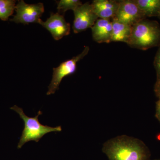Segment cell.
I'll list each match as a JSON object with an SVG mask.
<instances>
[{
    "instance_id": "16",
    "label": "cell",
    "mask_w": 160,
    "mask_h": 160,
    "mask_svg": "<svg viewBox=\"0 0 160 160\" xmlns=\"http://www.w3.org/2000/svg\"><path fill=\"white\" fill-rule=\"evenodd\" d=\"M154 90L157 96L160 95V81H156L154 86Z\"/></svg>"
},
{
    "instance_id": "6",
    "label": "cell",
    "mask_w": 160,
    "mask_h": 160,
    "mask_svg": "<svg viewBox=\"0 0 160 160\" xmlns=\"http://www.w3.org/2000/svg\"><path fill=\"white\" fill-rule=\"evenodd\" d=\"M146 18L134 0H122L119 1L118 9L113 18L132 26Z\"/></svg>"
},
{
    "instance_id": "9",
    "label": "cell",
    "mask_w": 160,
    "mask_h": 160,
    "mask_svg": "<svg viewBox=\"0 0 160 160\" xmlns=\"http://www.w3.org/2000/svg\"><path fill=\"white\" fill-rule=\"evenodd\" d=\"M91 28L95 42L98 43L111 42L112 27L110 20L98 18Z\"/></svg>"
},
{
    "instance_id": "12",
    "label": "cell",
    "mask_w": 160,
    "mask_h": 160,
    "mask_svg": "<svg viewBox=\"0 0 160 160\" xmlns=\"http://www.w3.org/2000/svg\"><path fill=\"white\" fill-rule=\"evenodd\" d=\"M139 8L146 17L158 16L160 0H134Z\"/></svg>"
},
{
    "instance_id": "2",
    "label": "cell",
    "mask_w": 160,
    "mask_h": 160,
    "mask_svg": "<svg viewBox=\"0 0 160 160\" xmlns=\"http://www.w3.org/2000/svg\"><path fill=\"white\" fill-rule=\"evenodd\" d=\"M160 44V27L157 22L146 19L132 26L127 43L132 48L146 50Z\"/></svg>"
},
{
    "instance_id": "13",
    "label": "cell",
    "mask_w": 160,
    "mask_h": 160,
    "mask_svg": "<svg viewBox=\"0 0 160 160\" xmlns=\"http://www.w3.org/2000/svg\"><path fill=\"white\" fill-rule=\"evenodd\" d=\"M15 8V1L0 0V19L2 21H7Z\"/></svg>"
},
{
    "instance_id": "19",
    "label": "cell",
    "mask_w": 160,
    "mask_h": 160,
    "mask_svg": "<svg viewBox=\"0 0 160 160\" xmlns=\"http://www.w3.org/2000/svg\"><path fill=\"white\" fill-rule=\"evenodd\" d=\"M158 17L160 18V9L159 10V11L158 15Z\"/></svg>"
},
{
    "instance_id": "15",
    "label": "cell",
    "mask_w": 160,
    "mask_h": 160,
    "mask_svg": "<svg viewBox=\"0 0 160 160\" xmlns=\"http://www.w3.org/2000/svg\"><path fill=\"white\" fill-rule=\"evenodd\" d=\"M154 66L157 74V81H160V44L154 58Z\"/></svg>"
},
{
    "instance_id": "10",
    "label": "cell",
    "mask_w": 160,
    "mask_h": 160,
    "mask_svg": "<svg viewBox=\"0 0 160 160\" xmlns=\"http://www.w3.org/2000/svg\"><path fill=\"white\" fill-rule=\"evenodd\" d=\"M91 5L98 18L110 20L116 15L119 6V1L94 0Z\"/></svg>"
},
{
    "instance_id": "11",
    "label": "cell",
    "mask_w": 160,
    "mask_h": 160,
    "mask_svg": "<svg viewBox=\"0 0 160 160\" xmlns=\"http://www.w3.org/2000/svg\"><path fill=\"white\" fill-rule=\"evenodd\" d=\"M112 36L111 42L128 43L131 36L132 26L114 18L112 19Z\"/></svg>"
},
{
    "instance_id": "3",
    "label": "cell",
    "mask_w": 160,
    "mask_h": 160,
    "mask_svg": "<svg viewBox=\"0 0 160 160\" xmlns=\"http://www.w3.org/2000/svg\"><path fill=\"white\" fill-rule=\"evenodd\" d=\"M11 109L16 112L24 121V129L18 144V149L30 141L38 142L44 135L49 132L62 131L61 126L52 127L41 124L39 122L38 117L42 114V111H39L37 115L35 117L30 118L26 115L22 109L17 106H13Z\"/></svg>"
},
{
    "instance_id": "14",
    "label": "cell",
    "mask_w": 160,
    "mask_h": 160,
    "mask_svg": "<svg viewBox=\"0 0 160 160\" xmlns=\"http://www.w3.org/2000/svg\"><path fill=\"white\" fill-rule=\"evenodd\" d=\"M57 9L59 13H65L69 10L74 11L78 7L82 5V2L79 0H61L57 2Z\"/></svg>"
},
{
    "instance_id": "7",
    "label": "cell",
    "mask_w": 160,
    "mask_h": 160,
    "mask_svg": "<svg viewBox=\"0 0 160 160\" xmlns=\"http://www.w3.org/2000/svg\"><path fill=\"white\" fill-rule=\"evenodd\" d=\"M74 19L72 29L75 33L91 28L98 17L95 13L91 4L89 2L82 4L74 11Z\"/></svg>"
},
{
    "instance_id": "8",
    "label": "cell",
    "mask_w": 160,
    "mask_h": 160,
    "mask_svg": "<svg viewBox=\"0 0 160 160\" xmlns=\"http://www.w3.org/2000/svg\"><path fill=\"white\" fill-rule=\"evenodd\" d=\"M38 23L47 29L56 41L61 39L70 33V24L67 22L64 16L59 12H52L46 22H43L41 19Z\"/></svg>"
},
{
    "instance_id": "1",
    "label": "cell",
    "mask_w": 160,
    "mask_h": 160,
    "mask_svg": "<svg viewBox=\"0 0 160 160\" xmlns=\"http://www.w3.org/2000/svg\"><path fill=\"white\" fill-rule=\"evenodd\" d=\"M102 151L109 160H151L150 150L142 141L125 135L107 141Z\"/></svg>"
},
{
    "instance_id": "4",
    "label": "cell",
    "mask_w": 160,
    "mask_h": 160,
    "mask_svg": "<svg viewBox=\"0 0 160 160\" xmlns=\"http://www.w3.org/2000/svg\"><path fill=\"white\" fill-rule=\"evenodd\" d=\"M89 50V46L84 47L80 54L70 59L63 62L57 68L53 69L52 79L49 86L47 95L54 94L58 89L60 84L64 78L74 73L76 71L77 64L80 60L88 54Z\"/></svg>"
},
{
    "instance_id": "17",
    "label": "cell",
    "mask_w": 160,
    "mask_h": 160,
    "mask_svg": "<svg viewBox=\"0 0 160 160\" xmlns=\"http://www.w3.org/2000/svg\"><path fill=\"white\" fill-rule=\"evenodd\" d=\"M155 117L160 122V104L157 102H156Z\"/></svg>"
},
{
    "instance_id": "20",
    "label": "cell",
    "mask_w": 160,
    "mask_h": 160,
    "mask_svg": "<svg viewBox=\"0 0 160 160\" xmlns=\"http://www.w3.org/2000/svg\"><path fill=\"white\" fill-rule=\"evenodd\" d=\"M160 160V159H154V160Z\"/></svg>"
},
{
    "instance_id": "18",
    "label": "cell",
    "mask_w": 160,
    "mask_h": 160,
    "mask_svg": "<svg viewBox=\"0 0 160 160\" xmlns=\"http://www.w3.org/2000/svg\"><path fill=\"white\" fill-rule=\"evenodd\" d=\"M158 101L157 102L159 103V104H160V95H159L158 96Z\"/></svg>"
},
{
    "instance_id": "5",
    "label": "cell",
    "mask_w": 160,
    "mask_h": 160,
    "mask_svg": "<svg viewBox=\"0 0 160 160\" xmlns=\"http://www.w3.org/2000/svg\"><path fill=\"white\" fill-rule=\"evenodd\" d=\"M15 9L16 14L10 21L23 24L38 23L45 11L43 3L27 4L23 0L18 1Z\"/></svg>"
}]
</instances>
